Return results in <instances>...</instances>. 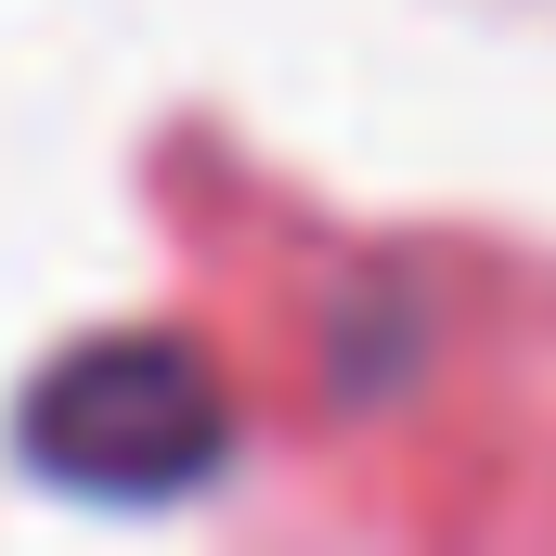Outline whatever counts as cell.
<instances>
[{"instance_id": "cell-1", "label": "cell", "mask_w": 556, "mask_h": 556, "mask_svg": "<svg viewBox=\"0 0 556 556\" xmlns=\"http://www.w3.org/2000/svg\"><path fill=\"white\" fill-rule=\"evenodd\" d=\"M13 453L78 505H181L233 466V389L207 376L194 337H155V324L78 337L26 376Z\"/></svg>"}]
</instances>
